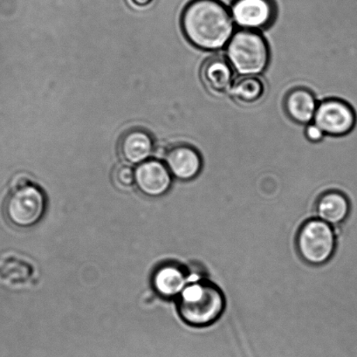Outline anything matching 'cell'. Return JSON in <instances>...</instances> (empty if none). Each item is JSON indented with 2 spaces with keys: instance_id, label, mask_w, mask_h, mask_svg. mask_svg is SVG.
I'll use <instances>...</instances> for the list:
<instances>
[{
  "instance_id": "obj_1",
  "label": "cell",
  "mask_w": 357,
  "mask_h": 357,
  "mask_svg": "<svg viewBox=\"0 0 357 357\" xmlns=\"http://www.w3.org/2000/svg\"><path fill=\"white\" fill-rule=\"evenodd\" d=\"M181 26L189 43L206 51L227 47L234 33L230 11L220 0H192L183 9Z\"/></svg>"
},
{
  "instance_id": "obj_2",
  "label": "cell",
  "mask_w": 357,
  "mask_h": 357,
  "mask_svg": "<svg viewBox=\"0 0 357 357\" xmlns=\"http://www.w3.org/2000/svg\"><path fill=\"white\" fill-rule=\"evenodd\" d=\"M178 310L183 321L192 327H208L220 320L225 310V298L216 284L203 277L190 276L178 296Z\"/></svg>"
},
{
  "instance_id": "obj_3",
  "label": "cell",
  "mask_w": 357,
  "mask_h": 357,
  "mask_svg": "<svg viewBox=\"0 0 357 357\" xmlns=\"http://www.w3.org/2000/svg\"><path fill=\"white\" fill-rule=\"evenodd\" d=\"M225 47V58L238 75L259 76L268 68V44L258 31H236Z\"/></svg>"
},
{
  "instance_id": "obj_4",
  "label": "cell",
  "mask_w": 357,
  "mask_h": 357,
  "mask_svg": "<svg viewBox=\"0 0 357 357\" xmlns=\"http://www.w3.org/2000/svg\"><path fill=\"white\" fill-rule=\"evenodd\" d=\"M296 247L301 258L308 265H324L335 252V229L317 218H311L298 231Z\"/></svg>"
},
{
  "instance_id": "obj_5",
  "label": "cell",
  "mask_w": 357,
  "mask_h": 357,
  "mask_svg": "<svg viewBox=\"0 0 357 357\" xmlns=\"http://www.w3.org/2000/svg\"><path fill=\"white\" fill-rule=\"evenodd\" d=\"M47 200L43 190L36 183L20 181L12 189L6 200L8 220L19 227H30L43 218Z\"/></svg>"
},
{
  "instance_id": "obj_6",
  "label": "cell",
  "mask_w": 357,
  "mask_h": 357,
  "mask_svg": "<svg viewBox=\"0 0 357 357\" xmlns=\"http://www.w3.org/2000/svg\"><path fill=\"white\" fill-rule=\"evenodd\" d=\"M313 123L331 137H343L355 129L356 114L351 105L340 99H327L318 103Z\"/></svg>"
},
{
  "instance_id": "obj_7",
  "label": "cell",
  "mask_w": 357,
  "mask_h": 357,
  "mask_svg": "<svg viewBox=\"0 0 357 357\" xmlns=\"http://www.w3.org/2000/svg\"><path fill=\"white\" fill-rule=\"evenodd\" d=\"M230 13L241 29L259 32L275 23L277 6L273 0H232Z\"/></svg>"
},
{
  "instance_id": "obj_8",
  "label": "cell",
  "mask_w": 357,
  "mask_h": 357,
  "mask_svg": "<svg viewBox=\"0 0 357 357\" xmlns=\"http://www.w3.org/2000/svg\"><path fill=\"white\" fill-rule=\"evenodd\" d=\"M165 165L169 172L181 181H190L199 176L203 167L202 157L192 145H172L166 151Z\"/></svg>"
},
{
  "instance_id": "obj_9",
  "label": "cell",
  "mask_w": 357,
  "mask_h": 357,
  "mask_svg": "<svg viewBox=\"0 0 357 357\" xmlns=\"http://www.w3.org/2000/svg\"><path fill=\"white\" fill-rule=\"evenodd\" d=\"M172 176L167 166L158 160L145 161L135 172L138 189L149 197L165 195L171 188Z\"/></svg>"
},
{
  "instance_id": "obj_10",
  "label": "cell",
  "mask_w": 357,
  "mask_h": 357,
  "mask_svg": "<svg viewBox=\"0 0 357 357\" xmlns=\"http://www.w3.org/2000/svg\"><path fill=\"white\" fill-rule=\"evenodd\" d=\"M118 151L121 158L130 165H141L151 157L154 139L147 130L134 128L127 130L120 138Z\"/></svg>"
},
{
  "instance_id": "obj_11",
  "label": "cell",
  "mask_w": 357,
  "mask_h": 357,
  "mask_svg": "<svg viewBox=\"0 0 357 357\" xmlns=\"http://www.w3.org/2000/svg\"><path fill=\"white\" fill-rule=\"evenodd\" d=\"M234 69L227 58L213 56L204 62L200 78L208 91L213 95L230 92L234 84Z\"/></svg>"
},
{
  "instance_id": "obj_12",
  "label": "cell",
  "mask_w": 357,
  "mask_h": 357,
  "mask_svg": "<svg viewBox=\"0 0 357 357\" xmlns=\"http://www.w3.org/2000/svg\"><path fill=\"white\" fill-rule=\"evenodd\" d=\"M349 213V200L345 194L338 190H328L321 194L315 204L317 218L333 227L342 224Z\"/></svg>"
},
{
  "instance_id": "obj_13",
  "label": "cell",
  "mask_w": 357,
  "mask_h": 357,
  "mask_svg": "<svg viewBox=\"0 0 357 357\" xmlns=\"http://www.w3.org/2000/svg\"><path fill=\"white\" fill-rule=\"evenodd\" d=\"M317 107L314 93L305 88L290 90L284 100V109L287 116L299 124L307 126L313 122Z\"/></svg>"
},
{
  "instance_id": "obj_14",
  "label": "cell",
  "mask_w": 357,
  "mask_h": 357,
  "mask_svg": "<svg viewBox=\"0 0 357 357\" xmlns=\"http://www.w3.org/2000/svg\"><path fill=\"white\" fill-rule=\"evenodd\" d=\"M190 275L182 266L169 264L161 266L153 277L154 289L165 298L179 296L188 285Z\"/></svg>"
},
{
  "instance_id": "obj_15",
  "label": "cell",
  "mask_w": 357,
  "mask_h": 357,
  "mask_svg": "<svg viewBox=\"0 0 357 357\" xmlns=\"http://www.w3.org/2000/svg\"><path fill=\"white\" fill-rule=\"evenodd\" d=\"M230 93L231 98L240 105H254L264 98L266 84L259 76H241L234 81Z\"/></svg>"
},
{
  "instance_id": "obj_16",
  "label": "cell",
  "mask_w": 357,
  "mask_h": 357,
  "mask_svg": "<svg viewBox=\"0 0 357 357\" xmlns=\"http://www.w3.org/2000/svg\"><path fill=\"white\" fill-rule=\"evenodd\" d=\"M111 176L114 186L119 190H129L136 183L133 169L127 165H116Z\"/></svg>"
},
{
  "instance_id": "obj_17",
  "label": "cell",
  "mask_w": 357,
  "mask_h": 357,
  "mask_svg": "<svg viewBox=\"0 0 357 357\" xmlns=\"http://www.w3.org/2000/svg\"><path fill=\"white\" fill-rule=\"evenodd\" d=\"M305 136L311 143H319V142L324 139L325 134L317 124L311 123L307 124L306 129H305Z\"/></svg>"
},
{
  "instance_id": "obj_18",
  "label": "cell",
  "mask_w": 357,
  "mask_h": 357,
  "mask_svg": "<svg viewBox=\"0 0 357 357\" xmlns=\"http://www.w3.org/2000/svg\"><path fill=\"white\" fill-rule=\"evenodd\" d=\"M157 0H126L127 4L130 8L136 10V11H145L154 6Z\"/></svg>"
}]
</instances>
